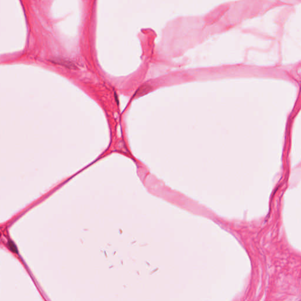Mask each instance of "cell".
Returning a JSON list of instances; mask_svg holds the SVG:
<instances>
[{
    "instance_id": "obj_1",
    "label": "cell",
    "mask_w": 301,
    "mask_h": 301,
    "mask_svg": "<svg viewBox=\"0 0 301 301\" xmlns=\"http://www.w3.org/2000/svg\"><path fill=\"white\" fill-rule=\"evenodd\" d=\"M51 62L54 63L55 64L65 66L66 67L69 68H75V66L71 62L66 61V60H63V59H60V58H56L55 60H51Z\"/></svg>"
},
{
    "instance_id": "obj_2",
    "label": "cell",
    "mask_w": 301,
    "mask_h": 301,
    "mask_svg": "<svg viewBox=\"0 0 301 301\" xmlns=\"http://www.w3.org/2000/svg\"><path fill=\"white\" fill-rule=\"evenodd\" d=\"M147 90H149L148 87L144 85L143 86H142L140 89H138V90L136 92V93L135 94L134 96H140L141 95H144V94L146 92V91H148Z\"/></svg>"
},
{
    "instance_id": "obj_3",
    "label": "cell",
    "mask_w": 301,
    "mask_h": 301,
    "mask_svg": "<svg viewBox=\"0 0 301 301\" xmlns=\"http://www.w3.org/2000/svg\"><path fill=\"white\" fill-rule=\"evenodd\" d=\"M8 247L9 249L13 252H17V247L15 246V244L12 241H9L8 242Z\"/></svg>"
}]
</instances>
